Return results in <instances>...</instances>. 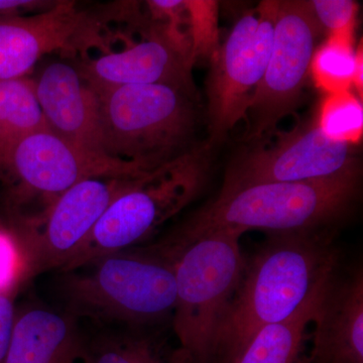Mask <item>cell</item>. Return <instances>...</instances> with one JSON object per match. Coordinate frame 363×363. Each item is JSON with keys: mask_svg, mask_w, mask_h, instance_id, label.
<instances>
[{"mask_svg": "<svg viewBox=\"0 0 363 363\" xmlns=\"http://www.w3.org/2000/svg\"><path fill=\"white\" fill-rule=\"evenodd\" d=\"M335 229L269 233L250 259L219 329L214 363H235L255 334L295 314L337 271Z\"/></svg>", "mask_w": 363, "mask_h": 363, "instance_id": "6da1fadb", "label": "cell"}, {"mask_svg": "<svg viewBox=\"0 0 363 363\" xmlns=\"http://www.w3.org/2000/svg\"><path fill=\"white\" fill-rule=\"evenodd\" d=\"M359 177L255 184L220 193L156 243L184 245L215 231L242 235L252 229L281 233L333 228L357 197Z\"/></svg>", "mask_w": 363, "mask_h": 363, "instance_id": "7a4b0ae2", "label": "cell"}, {"mask_svg": "<svg viewBox=\"0 0 363 363\" xmlns=\"http://www.w3.org/2000/svg\"><path fill=\"white\" fill-rule=\"evenodd\" d=\"M60 293L66 313L138 330L173 316V262L149 247L125 250L63 272Z\"/></svg>", "mask_w": 363, "mask_h": 363, "instance_id": "3957f363", "label": "cell"}, {"mask_svg": "<svg viewBox=\"0 0 363 363\" xmlns=\"http://www.w3.org/2000/svg\"><path fill=\"white\" fill-rule=\"evenodd\" d=\"M240 238L215 231L184 245L149 247L173 262L174 331L191 363H214L219 329L245 267Z\"/></svg>", "mask_w": 363, "mask_h": 363, "instance_id": "277c9868", "label": "cell"}, {"mask_svg": "<svg viewBox=\"0 0 363 363\" xmlns=\"http://www.w3.org/2000/svg\"><path fill=\"white\" fill-rule=\"evenodd\" d=\"M94 91L106 156L156 169L197 145V97L190 93L164 84Z\"/></svg>", "mask_w": 363, "mask_h": 363, "instance_id": "5b68a950", "label": "cell"}, {"mask_svg": "<svg viewBox=\"0 0 363 363\" xmlns=\"http://www.w3.org/2000/svg\"><path fill=\"white\" fill-rule=\"evenodd\" d=\"M212 145H197L149 175L135 179L100 217L67 272L104 255L130 250L150 240L160 227L180 213L206 185Z\"/></svg>", "mask_w": 363, "mask_h": 363, "instance_id": "8992f818", "label": "cell"}, {"mask_svg": "<svg viewBox=\"0 0 363 363\" xmlns=\"http://www.w3.org/2000/svg\"><path fill=\"white\" fill-rule=\"evenodd\" d=\"M278 1L260 2L236 21L210 61L206 83L208 143L223 142L242 119L271 57Z\"/></svg>", "mask_w": 363, "mask_h": 363, "instance_id": "52a82bcc", "label": "cell"}, {"mask_svg": "<svg viewBox=\"0 0 363 363\" xmlns=\"http://www.w3.org/2000/svg\"><path fill=\"white\" fill-rule=\"evenodd\" d=\"M150 173L152 169L135 162L86 152L48 128L0 143L1 178L18 183V196H40L45 209L79 182Z\"/></svg>", "mask_w": 363, "mask_h": 363, "instance_id": "ba28073f", "label": "cell"}, {"mask_svg": "<svg viewBox=\"0 0 363 363\" xmlns=\"http://www.w3.org/2000/svg\"><path fill=\"white\" fill-rule=\"evenodd\" d=\"M135 179L138 178L79 182L39 216L18 219L11 229L25 255L26 281L45 272L63 271L111 202Z\"/></svg>", "mask_w": 363, "mask_h": 363, "instance_id": "9c48e42d", "label": "cell"}, {"mask_svg": "<svg viewBox=\"0 0 363 363\" xmlns=\"http://www.w3.org/2000/svg\"><path fill=\"white\" fill-rule=\"evenodd\" d=\"M321 30L309 1H278L271 57L247 111V140L272 133L297 108Z\"/></svg>", "mask_w": 363, "mask_h": 363, "instance_id": "30bf717a", "label": "cell"}, {"mask_svg": "<svg viewBox=\"0 0 363 363\" xmlns=\"http://www.w3.org/2000/svg\"><path fill=\"white\" fill-rule=\"evenodd\" d=\"M360 175L354 147L334 142L311 123L279 135L269 147H255L236 159L220 193L264 183H298Z\"/></svg>", "mask_w": 363, "mask_h": 363, "instance_id": "8fae6325", "label": "cell"}, {"mask_svg": "<svg viewBox=\"0 0 363 363\" xmlns=\"http://www.w3.org/2000/svg\"><path fill=\"white\" fill-rule=\"evenodd\" d=\"M101 26L72 1L30 16H0V82L28 77L45 55L71 56L101 45Z\"/></svg>", "mask_w": 363, "mask_h": 363, "instance_id": "7c38bea8", "label": "cell"}, {"mask_svg": "<svg viewBox=\"0 0 363 363\" xmlns=\"http://www.w3.org/2000/svg\"><path fill=\"white\" fill-rule=\"evenodd\" d=\"M35 88L50 130L86 152L108 157L104 152L97 94L75 66L52 62L35 79Z\"/></svg>", "mask_w": 363, "mask_h": 363, "instance_id": "4fadbf2b", "label": "cell"}, {"mask_svg": "<svg viewBox=\"0 0 363 363\" xmlns=\"http://www.w3.org/2000/svg\"><path fill=\"white\" fill-rule=\"evenodd\" d=\"M94 90L126 85L173 86L197 97L191 69L164 38L150 28L147 40L118 52L82 62L76 67Z\"/></svg>", "mask_w": 363, "mask_h": 363, "instance_id": "5bb4252c", "label": "cell"}, {"mask_svg": "<svg viewBox=\"0 0 363 363\" xmlns=\"http://www.w3.org/2000/svg\"><path fill=\"white\" fill-rule=\"evenodd\" d=\"M313 323L308 363H363V272L333 274Z\"/></svg>", "mask_w": 363, "mask_h": 363, "instance_id": "9a60e30c", "label": "cell"}, {"mask_svg": "<svg viewBox=\"0 0 363 363\" xmlns=\"http://www.w3.org/2000/svg\"><path fill=\"white\" fill-rule=\"evenodd\" d=\"M6 363H86V340L77 320L42 305L16 310Z\"/></svg>", "mask_w": 363, "mask_h": 363, "instance_id": "2e32d148", "label": "cell"}, {"mask_svg": "<svg viewBox=\"0 0 363 363\" xmlns=\"http://www.w3.org/2000/svg\"><path fill=\"white\" fill-rule=\"evenodd\" d=\"M331 278L317 289L292 316L259 329L235 363L300 362L307 327L313 323Z\"/></svg>", "mask_w": 363, "mask_h": 363, "instance_id": "e0dca14e", "label": "cell"}, {"mask_svg": "<svg viewBox=\"0 0 363 363\" xmlns=\"http://www.w3.org/2000/svg\"><path fill=\"white\" fill-rule=\"evenodd\" d=\"M45 128L35 80L23 77L0 82V143Z\"/></svg>", "mask_w": 363, "mask_h": 363, "instance_id": "ac0fdd59", "label": "cell"}, {"mask_svg": "<svg viewBox=\"0 0 363 363\" xmlns=\"http://www.w3.org/2000/svg\"><path fill=\"white\" fill-rule=\"evenodd\" d=\"M357 52L353 30L332 33L314 51L310 73L318 89L326 95L350 91L353 86Z\"/></svg>", "mask_w": 363, "mask_h": 363, "instance_id": "d6986e66", "label": "cell"}, {"mask_svg": "<svg viewBox=\"0 0 363 363\" xmlns=\"http://www.w3.org/2000/svg\"><path fill=\"white\" fill-rule=\"evenodd\" d=\"M86 363H175L140 330L99 334L86 339Z\"/></svg>", "mask_w": 363, "mask_h": 363, "instance_id": "ffe728a7", "label": "cell"}, {"mask_svg": "<svg viewBox=\"0 0 363 363\" xmlns=\"http://www.w3.org/2000/svg\"><path fill=\"white\" fill-rule=\"evenodd\" d=\"M317 125L334 142L357 145L363 133V107L350 91L326 95L320 105Z\"/></svg>", "mask_w": 363, "mask_h": 363, "instance_id": "44dd1931", "label": "cell"}, {"mask_svg": "<svg viewBox=\"0 0 363 363\" xmlns=\"http://www.w3.org/2000/svg\"><path fill=\"white\" fill-rule=\"evenodd\" d=\"M184 1L192 45L193 65L200 59L211 61L221 47L219 42L218 2L213 0Z\"/></svg>", "mask_w": 363, "mask_h": 363, "instance_id": "7402d4cb", "label": "cell"}, {"mask_svg": "<svg viewBox=\"0 0 363 363\" xmlns=\"http://www.w3.org/2000/svg\"><path fill=\"white\" fill-rule=\"evenodd\" d=\"M25 255L13 229L0 225V293H18L26 283Z\"/></svg>", "mask_w": 363, "mask_h": 363, "instance_id": "603a6c76", "label": "cell"}, {"mask_svg": "<svg viewBox=\"0 0 363 363\" xmlns=\"http://www.w3.org/2000/svg\"><path fill=\"white\" fill-rule=\"evenodd\" d=\"M315 18L322 28L332 33L354 30L357 4L351 0H313L309 1Z\"/></svg>", "mask_w": 363, "mask_h": 363, "instance_id": "cb8c5ba5", "label": "cell"}, {"mask_svg": "<svg viewBox=\"0 0 363 363\" xmlns=\"http://www.w3.org/2000/svg\"><path fill=\"white\" fill-rule=\"evenodd\" d=\"M16 293H0V363H6L13 339L16 317Z\"/></svg>", "mask_w": 363, "mask_h": 363, "instance_id": "d4e9b609", "label": "cell"}, {"mask_svg": "<svg viewBox=\"0 0 363 363\" xmlns=\"http://www.w3.org/2000/svg\"><path fill=\"white\" fill-rule=\"evenodd\" d=\"M57 1L42 0H0V16H18L30 11H45L51 9Z\"/></svg>", "mask_w": 363, "mask_h": 363, "instance_id": "484cf974", "label": "cell"}, {"mask_svg": "<svg viewBox=\"0 0 363 363\" xmlns=\"http://www.w3.org/2000/svg\"><path fill=\"white\" fill-rule=\"evenodd\" d=\"M363 52L362 44H360L357 51V65H355L354 77H353V86L357 88L358 94L362 98L363 92Z\"/></svg>", "mask_w": 363, "mask_h": 363, "instance_id": "4316f807", "label": "cell"}, {"mask_svg": "<svg viewBox=\"0 0 363 363\" xmlns=\"http://www.w3.org/2000/svg\"><path fill=\"white\" fill-rule=\"evenodd\" d=\"M174 362H175V363H190L188 362L187 358L184 357L179 350L174 353Z\"/></svg>", "mask_w": 363, "mask_h": 363, "instance_id": "83f0119b", "label": "cell"}, {"mask_svg": "<svg viewBox=\"0 0 363 363\" xmlns=\"http://www.w3.org/2000/svg\"><path fill=\"white\" fill-rule=\"evenodd\" d=\"M298 363H308V362L307 359H306V358H302V359H301V362Z\"/></svg>", "mask_w": 363, "mask_h": 363, "instance_id": "f1b7e54d", "label": "cell"}]
</instances>
